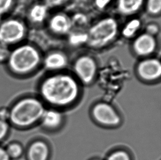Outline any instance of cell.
I'll list each match as a JSON object with an SVG mask.
<instances>
[{
    "label": "cell",
    "mask_w": 161,
    "mask_h": 160,
    "mask_svg": "<svg viewBox=\"0 0 161 160\" xmlns=\"http://www.w3.org/2000/svg\"><path fill=\"white\" fill-rule=\"evenodd\" d=\"M92 114L99 123L106 125H117L120 122V118L112 107L108 104L100 103L94 107Z\"/></svg>",
    "instance_id": "obj_6"
},
{
    "label": "cell",
    "mask_w": 161,
    "mask_h": 160,
    "mask_svg": "<svg viewBox=\"0 0 161 160\" xmlns=\"http://www.w3.org/2000/svg\"><path fill=\"white\" fill-rule=\"evenodd\" d=\"M144 0H118V11L123 15L136 13L141 8Z\"/></svg>",
    "instance_id": "obj_11"
},
{
    "label": "cell",
    "mask_w": 161,
    "mask_h": 160,
    "mask_svg": "<svg viewBox=\"0 0 161 160\" xmlns=\"http://www.w3.org/2000/svg\"><path fill=\"white\" fill-rule=\"evenodd\" d=\"M67 64V58L64 54L54 52L48 55L45 60V67L48 69H62Z\"/></svg>",
    "instance_id": "obj_12"
},
{
    "label": "cell",
    "mask_w": 161,
    "mask_h": 160,
    "mask_svg": "<svg viewBox=\"0 0 161 160\" xmlns=\"http://www.w3.org/2000/svg\"><path fill=\"white\" fill-rule=\"evenodd\" d=\"M74 69L80 79L85 83H89L95 76L96 62L90 56H82L76 59Z\"/></svg>",
    "instance_id": "obj_5"
},
{
    "label": "cell",
    "mask_w": 161,
    "mask_h": 160,
    "mask_svg": "<svg viewBox=\"0 0 161 160\" xmlns=\"http://www.w3.org/2000/svg\"><path fill=\"white\" fill-rule=\"evenodd\" d=\"M7 152L9 157H12L13 158L18 157L22 154V147L18 144H13L9 147Z\"/></svg>",
    "instance_id": "obj_19"
},
{
    "label": "cell",
    "mask_w": 161,
    "mask_h": 160,
    "mask_svg": "<svg viewBox=\"0 0 161 160\" xmlns=\"http://www.w3.org/2000/svg\"><path fill=\"white\" fill-rule=\"evenodd\" d=\"M41 92L42 96L50 104L64 106L76 99L78 95V86L71 76L59 74L45 80Z\"/></svg>",
    "instance_id": "obj_1"
},
{
    "label": "cell",
    "mask_w": 161,
    "mask_h": 160,
    "mask_svg": "<svg viewBox=\"0 0 161 160\" xmlns=\"http://www.w3.org/2000/svg\"><path fill=\"white\" fill-rule=\"evenodd\" d=\"M42 122L46 127L51 128H56L62 122V115L58 111L48 110L45 111L42 116Z\"/></svg>",
    "instance_id": "obj_14"
},
{
    "label": "cell",
    "mask_w": 161,
    "mask_h": 160,
    "mask_svg": "<svg viewBox=\"0 0 161 160\" xmlns=\"http://www.w3.org/2000/svg\"><path fill=\"white\" fill-rule=\"evenodd\" d=\"M147 9L152 14H157L161 10V0H147Z\"/></svg>",
    "instance_id": "obj_18"
},
{
    "label": "cell",
    "mask_w": 161,
    "mask_h": 160,
    "mask_svg": "<svg viewBox=\"0 0 161 160\" xmlns=\"http://www.w3.org/2000/svg\"><path fill=\"white\" fill-rule=\"evenodd\" d=\"M157 46L156 40L153 35L144 33L135 39L133 47L136 54L140 56H146L152 54Z\"/></svg>",
    "instance_id": "obj_9"
},
{
    "label": "cell",
    "mask_w": 161,
    "mask_h": 160,
    "mask_svg": "<svg viewBox=\"0 0 161 160\" xmlns=\"http://www.w3.org/2000/svg\"><path fill=\"white\" fill-rule=\"evenodd\" d=\"M71 22L72 24L73 23L79 25H83L87 23V18L84 14H77L74 15V17L73 18V21Z\"/></svg>",
    "instance_id": "obj_21"
},
{
    "label": "cell",
    "mask_w": 161,
    "mask_h": 160,
    "mask_svg": "<svg viewBox=\"0 0 161 160\" xmlns=\"http://www.w3.org/2000/svg\"><path fill=\"white\" fill-rule=\"evenodd\" d=\"M9 55V52L5 45H0V61H3Z\"/></svg>",
    "instance_id": "obj_25"
},
{
    "label": "cell",
    "mask_w": 161,
    "mask_h": 160,
    "mask_svg": "<svg viewBox=\"0 0 161 160\" xmlns=\"http://www.w3.org/2000/svg\"><path fill=\"white\" fill-rule=\"evenodd\" d=\"M12 0H0V16L11 6Z\"/></svg>",
    "instance_id": "obj_22"
},
{
    "label": "cell",
    "mask_w": 161,
    "mask_h": 160,
    "mask_svg": "<svg viewBox=\"0 0 161 160\" xmlns=\"http://www.w3.org/2000/svg\"><path fill=\"white\" fill-rule=\"evenodd\" d=\"M24 29L17 20H9L0 27V40L5 43L18 41L24 35Z\"/></svg>",
    "instance_id": "obj_7"
},
{
    "label": "cell",
    "mask_w": 161,
    "mask_h": 160,
    "mask_svg": "<svg viewBox=\"0 0 161 160\" xmlns=\"http://www.w3.org/2000/svg\"><path fill=\"white\" fill-rule=\"evenodd\" d=\"M66 0H45L46 4L50 7H57L65 2Z\"/></svg>",
    "instance_id": "obj_27"
},
{
    "label": "cell",
    "mask_w": 161,
    "mask_h": 160,
    "mask_svg": "<svg viewBox=\"0 0 161 160\" xmlns=\"http://www.w3.org/2000/svg\"><path fill=\"white\" fill-rule=\"evenodd\" d=\"M9 156L7 151L0 147V160H9Z\"/></svg>",
    "instance_id": "obj_28"
},
{
    "label": "cell",
    "mask_w": 161,
    "mask_h": 160,
    "mask_svg": "<svg viewBox=\"0 0 161 160\" xmlns=\"http://www.w3.org/2000/svg\"><path fill=\"white\" fill-rule=\"evenodd\" d=\"M137 72L140 76L144 80H156L161 76V62L156 58L145 59L139 63Z\"/></svg>",
    "instance_id": "obj_8"
},
{
    "label": "cell",
    "mask_w": 161,
    "mask_h": 160,
    "mask_svg": "<svg viewBox=\"0 0 161 160\" xmlns=\"http://www.w3.org/2000/svg\"><path fill=\"white\" fill-rule=\"evenodd\" d=\"M108 160H130V157L125 152L119 151L112 154Z\"/></svg>",
    "instance_id": "obj_20"
},
{
    "label": "cell",
    "mask_w": 161,
    "mask_h": 160,
    "mask_svg": "<svg viewBox=\"0 0 161 160\" xmlns=\"http://www.w3.org/2000/svg\"><path fill=\"white\" fill-rule=\"evenodd\" d=\"M158 31H159V28L156 24H149L146 28V33H147L150 35H153V36L154 35L158 33Z\"/></svg>",
    "instance_id": "obj_23"
},
{
    "label": "cell",
    "mask_w": 161,
    "mask_h": 160,
    "mask_svg": "<svg viewBox=\"0 0 161 160\" xmlns=\"http://www.w3.org/2000/svg\"><path fill=\"white\" fill-rule=\"evenodd\" d=\"M112 0H95L96 6L99 9H103L107 6Z\"/></svg>",
    "instance_id": "obj_26"
},
{
    "label": "cell",
    "mask_w": 161,
    "mask_h": 160,
    "mask_svg": "<svg viewBox=\"0 0 161 160\" xmlns=\"http://www.w3.org/2000/svg\"><path fill=\"white\" fill-rule=\"evenodd\" d=\"M8 130V125L4 121L0 120V140L4 137Z\"/></svg>",
    "instance_id": "obj_24"
},
{
    "label": "cell",
    "mask_w": 161,
    "mask_h": 160,
    "mask_svg": "<svg viewBox=\"0 0 161 160\" xmlns=\"http://www.w3.org/2000/svg\"><path fill=\"white\" fill-rule=\"evenodd\" d=\"M39 61L37 51L31 46L25 45L18 48L12 53L9 65L14 72L24 73L36 67Z\"/></svg>",
    "instance_id": "obj_4"
},
{
    "label": "cell",
    "mask_w": 161,
    "mask_h": 160,
    "mask_svg": "<svg viewBox=\"0 0 161 160\" xmlns=\"http://www.w3.org/2000/svg\"><path fill=\"white\" fill-rule=\"evenodd\" d=\"M118 28L115 19L111 17L103 18L90 29L87 34V42L92 47H104L115 38Z\"/></svg>",
    "instance_id": "obj_3"
},
{
    "label": "cell",
    "mask_w": 161,
    "mask_h": 160,
    "mask_svg": "<svg viewBox=\"0 0 161 160\" xmlns=\"http://www.w3.org/2000/svg\"><path fill=\"white\" fill-rule=\"evenodd\" d=\"M9 116V114L7 112V111L2 109L0 110V120L5 121L6 119Z\"/></svg>",
    "instance_id": "obj_29"
},
{
    "label": "cell",
    "mask_w": 161,
    "mask_h": 160,
    "mask_svg": "<svg viewBox=\"0 0 161 160\" xmlns=\"http://www.w3.org/2000/svg\"><path fill=\"white\" fill-rule=\"evenodd\" d=\"M47 14V6L43 4L35 5L31 10V17L33 21L42 22L44 21Z\"/></svg>",
    "instance_id": "obj_16"
},
{
    "label": "cell",
    "mask_w": 161,
    "mask_h": 160,
    "mask_svg": "<svg viewBox=\"0 0 161 160\" xmlns=\"http://www.w3.org/2000/svg\"><path fill=\"white\" fill-rule=\"evenodd\" d=\"M88 36L87 34L85 33H75L70 36L69 41L72 45H79L80 44L87 42Z\"/></svg>",
    "instance_id": "obj_17"
},
{
    "label": "cell",
    "mask_w": 161,
    "mask_h": 160,
    "mask_svg": "<svg viewBox=\"0 0 161 160\" xmlns=\"http://www.w3.org/2000/svg\"><path fill=\"white\" fill-rule=\"evenodd\" d=\"M45 111L41 102L35 99L27 98L14 105L9 117L16 125L26 126L35 123L42 118Z\"/></svg>",
    "instance_id": "obj_2"
},
{
    "label": "cell",
    "mask_w": 161,
    "mask_h": 160,
    "mask_svg": "<svg viewBox=\"0 0 161 160\" xmlns=\"http://www.w3.org/2000/svg\"><path fill=\"white\" fill-rule=\"evenodd\" d=\"M48 155V149L46 144L37 141L31 146L29 151L30 160H47Z\"/></svg>",
    "instance_id": "obj_13"
},
{
    "label": "cell",
    "mask_w": 161,
    "mask_h": 160,
    "mask_svg": "<svg viewBox=\"0 0 161 160\" xmlns=\"http://www.w3.org/2000/svg\"><path fill=\"white\" fill-rule=\"evenodd\" d=\"M141 22L139 19H133L126 23L123 30L122 35L126 38L133 37L139 29Z\"/></svg>",
    "instance_id": "obj_15"
},
{
    "label": "cell",
    "mask_w": 161,
    "mask_h": 160,
    "mask_svg": "<svg viewBox=\"0 0 161 160\" xmlns=\"http://www.w3.org/2000/svg\"><path fill=\"white\" fill-rule=\"evenodd\" d=\"M50 28L57 34H65L69 31L72 27L71 20L63 14H57L51 19Z\"/></svg>",
    "instance_id": "obj_10"
}]
</instances>
